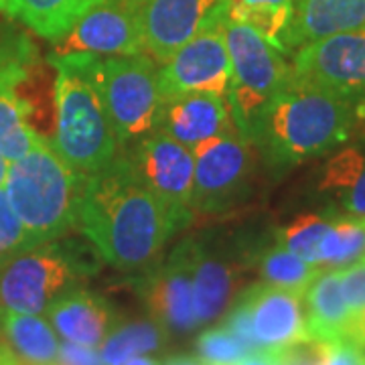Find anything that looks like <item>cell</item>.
Masks as SVG:
<instances>
[{
    "label": "cell",
    "mask_w": 365,
    "mask_h": 365,
    "mask_svg": "<svg viewBox=\"0 0 365 365\" xmlns=\"http://www.w3.org/2000/svg\"><path fill=\"white\" fill-rule=\"evenodd\" d=\"M78 230L118 270L146 268L160 256L177 223L138 177L124 150L104 169L83 175Z\"/></svg>",
    "instance_id": "obj_1"
},
{
    "label": "cell",
    "mask_w": 365,
    "mask_h": 365,
    "mask_svg": "<svg viewBox=\"0 0 365 365\" xmlns=\"http://www.w3.org/2000/svg\"><path fill=\"white\" fill-rule=\"evenodd\" d=\"M365 124V91L347 93L292 79L256 118L248 140L270 167L325 157Z\"/></svg>",
    "instance_id": "obj_2"
},
{
    "label": "cell",
    "mask_w": 365,
    "mask_h": 365,
    "mask_svg": "<svg viewBox=\"0 0 365 365\" xmlns=\"http://www.w3.org/2000/svg\"><path fill=\"white\" fill-rule=\"evenodd\" d=\"M4 193L35 244H49L78 230L83 175L67 167L47 138L9 163Z\"/></svg>",
    "instance_id": "obj_3"
},
{
    "label": "cell",
    "mask_w": 365,
    "mask_h": 365,
    "mask_svg": "<svg viewBox=\"0 0 365 365\" xmlns=\"http://www.w3.org/2000/svg\"><path fill=\"white\" fill-rule=\"evenodd\" d=\"M49 59L76 69L93 86L120 148L158 128L163 98L158 91V69L150 55H69Z\"/></svg>",
    "instance_id": "obj_4"
},
{
    "label": "cell",
    "mask_w": 365,
    "mask_h": 365,
    "mask_svg": "<svg viewBox=\"0 0 365 365\" xmlns=\"http://www.w3.org/2000/svg\"><path fill=\"white\" fill-rule=\"evenodd\" d=\"M53 81V136L47 138L67 167L81 175L102 170L120 153L112 122L88 79L61 61L49 59Z\"/></svg>",
    "instance_id": "obj_5"
},
{
    "label": "cell",
    "mask_w": 365,
    "mask_h": 365,
    "mask_svg": "<svg viewBox=\"0 0 365 365\" xmlns=\"http://www.w3.org/2000/svg\"><path fill=\"white\" fill-rule=\"evenodd\" d=\"M222 29L232 63V83L225 98L235 128L248 140L262 108L294 79L292 66L254 26L222 16Z\"/></svg>",
    "instance_id": "obj_6"
},
{
    "label": "cell",
    "mask_w": 365,
    "mask_h": 365,
    "mask_svg": "<svg viewBox=\"0 0 365 365\" xmlns=\"http://www.w3.org/2000/svg\"><path fill=\"white\" fill-rule=\"evenodd\" d=\"M81 274V264L53 242L26 250L0 268V313H45Z\"/></svg>",
    "instance_id": "obj_7"
},
{
    "label": "cell",
    "mask_w": 365,
    "mask_h": 365,
    "mask_svg": "<svg viewBox=\"0 0 365 365\" xmlns=\"http://www.w3.org/2000/svg\"><path fill=\"white\" fill-rule=\"evenodd\" d=\"M41 66L37 47L16 29H0V157L6 163L25 157L39 143L31 126L25 88Z\"/></svg>",
    "instance_id": "obj_8"
},
{
    "label": "cell",
    "mask_w": 365,
    "mask_h": 365,
    "mask_svg": "<svg viewBox=\"0 0 365 365\" xmlns=\"http://www.w3.org/2000/svg\"><path fill=\"white\" fill-rule=\"evenodd\" d=\"M124 153L144 185L169 209L177 227H187L195 213L193 150L157 128L132 143L130 146H126Z\"/></svg>",
    "instance_id": "obj_9"
},
{
    "label": "cell",
    "mask_w": 365,
    "mask_h": 365,
    "mask_svg": "<svg viewBox=\"0 0 365 365\" xmlns=\"http://www.w3.org/2000/svg\"><path fill=\"white\" fill-rule=\"evenodd\" d=\"M252 144L235 128H227L199 144L195 155L193 211L217 213L235 205L248 191L254 158Z\"/></svg>",
    "instance_id": "obj_10"
},
{
    "label": "cell",
    "mask_w": 365,
    "mask_h": 365,
    "mask_svg": "<svg viewBox=\"0 0 365 365\" xmlns=\"http://www.w3.org/2000/svg\"><path fill=\"white\" fill-rule=\"evenodd\" d=\"M222 16L201 29L193 39L187 41L165 63H160L157 81L163 100L182 93L227 96L232 83V63L223 37Z\"/></svg>",
    "instance_id": "obj_11"
},
{
    "label": "cell",
    "mask_w": 365,
    "mask_h": 365,
    "mask_svg": "<svg viewBox=\"0 0 365 365\" xmlns=\"http://www.w3.org/2000/svg\"><path fill=\"white\" fill-rule=\"evenodd\" d=\"M292 76L300 83L333 91H365V26L313 41L292 53Z\"/></svg>",
    "instance_id": "obj_12"
},
{
    "label": "cell",
    "mask_w": 365,
    "mask_h": 365,
    "mask_svg": "<svg viewBox=\"0 0 365 365\" xmlns=\"http://www.w3.org/2000/svg\"><path fill=\"white\" fill-rule=\"evenodd\" d=\"M143 35L130 0H102L81 16L63 37L53 41L49 57L69 55H140Z\"/></svg>",
    "instance_id": "obj_13"
},
{
    "label": "cell",
    "mask_w": 365,
    "mask_h": 365,
    "mask_svg": "<svg viewBox=\"0 0 365 365\" xmlns=\"http://www.w3.org/2000/svg\"><path fill=\"white\" fill-rule=\"evenodd\" d=\"M144 51L157 63L223 14V0H130Z\"/></svg>",
    "instance_id": "obj_14"
},
{
    "label": "cell",
    "mask_w": 365,
    "mask_h": 365,
    "mask_svg": "<svg viewBox=\"0 0 365 365\" xmlns=\"http://www.w3.org/2000/svg\"><path fill=\"white\" fill-rule=\"evenodd\" d=\"M143 297L165 331L189 333L199 325L193 302V240L181 242L170 258L146 276Z\"/></svg>",
    "instance_id": "obj_15"
},
{
    "label": "cell",
    "mask_w": 365,
    "mask_h": 365,
    "mask_svg": "<svg viewBox=\"0 0 365 365\" xmlns=\"http://www.w3.org/2000/svg\"><path fill=\"white\" fill-rule=\"evenodd\" d=\"M240 300L248 309L258 351H282L311 341L302 294L262 282L248 288Z\"/></svg>",
    "instance_id": "obj_16"
},
{
    "label": "cell",
    "mask_w": 365,
    "mask_h": 365,
    "mask_svg": "<svg viewBox=\"0 0 365 365\" xmlns=\"http://www.w3.org/2000/svg\"><path fill=\"white\" fill-rule=\"evenodd\" d=\"M234 126L225 96L217 93H182L163 100L158 130L177 143L195 150L213 136Z\"/></svg>",
    "instance_id": "obj_17"
},
{
    "label": "cell",
    "mask_w": 365,
    "mask_h": 365,
    "mask_svg": "<svg viewBox=\"0 0 365 365\" xmlns=\"http://www.w3.org/2000/svg\"><path fill=\"white\" fill-rule=\"evenodd\" d=\"M47 321L66 341L100 347L114 331L116 313L102 297L73 287L49 304Z\"/></svg>",
    "instance_id": "obj_18"
},
{
    "label": "cell",
    "mask_w": 365,
    "mask_h": 365,
    "mask_svg": "<svg viewBox=\"0 0 365 365\" xmlns=\"http://www.w3.org/2000/svg\"><path fill=\"white\" fill-rule=\"evenodd\" d=\"M365 26V0H294L284 33L290 53L307 43Z\"/></svg>",
    "instance_id": "obj_19"
},
{
    "label": "cell",
    "mask_w": 365,
    "mask_h": 365,
    "mask_svg": "<svg viewBox=\"0 0 365 365\" xmlns=\"http://www.w3.org/2000/svg\"><path fill=\"white\" fill-rule=\"evenodd\" d=\"M311 341L349 339L351 313L341 290L339 270H323L302 294Z\"/></svg>",
    "instance_id": "obj_20"
},
{
    "label": "cell",
    "mask_w": 365,
    "mask_h": 365,
    "mask_svg": "<svg viewBox=\"0 0 365 365\" xmlns=\"http://www.w3.org/2000/svg\"><path fill=\"white\" fill-rule=\"evenodd\" d=\"M102 0H0V13L47 41L63 37Z\"/></svg>",
    "instance_id": "obj_21"
},
{
    "label": "cell",
    "mask_w": 365,
    "mask_h": 365,
    "mask_svg": "<svg viewBox=\"0 0 365 365\" xmlns=\"http://www.w3.org/2000/svg\"><path fill=\"white\" fill-rule=\"evenodd\" d=\"M2 337L25 365H49L59 357V339L49 321L39 314L0 313Z\"/></svg>",
    "instance_id": "obj_22"
},
{
    "label": "cell",
    "mask_w": 365,
    "mask_h": 365,
    "mask_svg": "<svg viewBox=\"0 0 365 365\" xmlns=\"http://www.w3.org/2000/svg\"><path fill=\"white\" fill-rule=\"evenodd\" d=\"M321 191L337 193L345 215L365 220V143L333 155L323 170Z\"/></svg>",
    "instance_id": "obj_23"
},
{
    "label": "cell",
    "mask_w": 365,
    "mask_h": 365,
    "mask_svg": "<svg viewBox=\"0 0 365 365\" xmlns=\"http://www.w3.org/2000/svg\"><path fill=\"white\" fill-rule=\"evenodd\" d=\"M234 290V270L193 242V302L199 323L222 313Z\"/></svg>",
    "instance_id": "obj_24"
},
{
    "label": "cell",
    "mask_w": 365,
    "mask_h": 365,
    "mask_svg": "<svg viewBox=\"0 0 365 365\" xmlns=\"http://www.w3.org/2000/svg\"><path fill=\"white\" fill-rule=\"evenodd\" d=\"M294 0H223V16L254 26L266 39L284 49V33H287L290 16H292Z\"/></svg>",
    "instance_id": "obj_25"
},
{
    "label": "cell",
    "mask_w": 365,
    "mask_h": 365,
    "mask_svg": "<svg viewBox=\"0 0 365 365\" xmlns=\"http://www.w3.org/2000/svg\"><path fill=\"white\" fill-rule=\"evenodd\" d=\"M365 254V220L341 215L331 222L319 252V268L339 270Z\"/></svg>",
    "instance_id": "obj_26"
},
{
    "label": "cell",
    "mask_w": 365,
    "mask_h": 365,
    "mask_svg": "<svg viewBox=\"0 0 365 365\" xmlns=\"http://www.w3.org/2000/svg\"><path fill=\"white\" fill-rule=\"evenodd\" d=\"M165 341V329L148 321L130 323L112 331L100 345V357L104 365H122L130 357L155 351Z\"/></svg>",
    "instance_id": "obj_27"
},
{
    "label": "cell",
    "mask_w": 365,
    "mask_h": 365,
    "mask_svg": "<svg viewBox=\"0 0 365 365\" xmlns=\"http://www.w3.org/2000/svg\"><path fill=\"white\" fill-rule=\"evenodd\" d=\"M321 272L323 268L302 260L300 256L282 248L280 244L276 248L268 250L260 258L262 280L270 287L284 288L297 294H304L307 288L311 287V282Z\"/></svg>",
    "instance_id": "obj_28"
},
{
    "label": "cell",
    "mask_w": 365,
    "mask_h": 365,
    "mask_svg": "<svg viewBox=\"0 0 365 365\" xmlns=\"http://www.w3.org/2000/svg\"><path fill=\"white\" fill-rule=\"evenodd\" d=\"M329 227H331L329 220L321 217V215L307 213V215L292 220L282 230H278L276 240L282 248L290 250L292 254L300 256L309 264L319 266V252H321V244H323V237L329 232Z\"/></svg>",
    "instance_id": "obj_29"
},
{
    "label": "cell",
    "mask_w": 365,
    "mask_h": 365,
    "mask_svg": "<svg viewBox=\"0 0 365 365\" xmlns=\"http://www.w3.org/2000/svg\"><path fill=\"white\" fill-rule=\"evenodd\" d=\"M197 353L199 359L207 365H237L250 351L223 325L217 329H209L197 339Z\"/></svg>",
    "instance_id": "obj_30"
},
{
    "label": "cell",
    "mask_w": 365,
    "mask_h": 365,
    "mask_svg": "<svg viewBox=\"0 0 365 365\" xmlns=\"http://www.w3.org/2000/svg\"><path fill=\"white\" fill-rule=\"evenodd\" d=\"M35 240L26 232L23 222L16 217L14 209L9 203L4 187H0V268L14 256L26 250L35 248Z\"/></svg>",
    "instance_id": "obj_31"
},
{
    "label": "cell",
    "mask_w": 365,
    "mask_h": 365,
    "mask_svg": "<svg viewBox=\"0 0 365 365\" xmlns=\"http://www.w3.org/2000/svg\"><path fill=\"white\" fill-rule=\"evenodd\" d=\"M319 365H364V353L349 339L317 341Z\"/></svg>",
    "instance_id": "obj_32"
},
{
    "label": "cell",
    "mask_w": 365,
    "mask_h": 365,
    "mask_svg": "<svg viewBox=\"0 0 365 365\" xmlns=\"http://www.w3.org/2000/svg\"><path fill=\"white\" fill-rule=\"evenodd\" d=\"M225 327L234 333L235 337L240 339V343H242L250 353L258 351V345H256L254 333H252V323H250L248 309L244 307V302H242V300L235 304L234 311L230 313L227 321H225Z\"/></svg>",
    "instance_id": "obj_33"
},
{
    "label": "cell",
    "mask_w": 365,
    "mask_h": 365,
    "mask_svg": "<svg viewBox=\"0 0 365 365\" xmlns=\"http://www.w3.org/2000/svg\"><path fill=\"white\" fill-rule=\"evenodd\" d=\"M59 364L66 365H104L100 353L93 351V347H86V345H78L66 341L59 345Z\"/></svg>",
    "instance_id": "obj_34"
},
{
    "label": "cell",
    "mask_w": 365,
    "mask_h": 365,
    "mask_svg": "<svg viewBox=\"0 0 365 365\" xmlns=\"http://www.w3.org/2000/svg\"><path fill=\"white\" fill-rule=\"evenodd\" d=\"M282 365H319L317 341H304L282 349Z\"/></svg>",
    "instance_id": "obj_35"
},
{
    "label": "cell",
    "mask_w": 365,
    "mask_h": 365,
    "mask_svg": "<svg viewBox=\"0 0 365 365\" xmlns=\"http://www.w3.org/2000/svg\"><path fill=\"white\" fill-rule=\"evenodd\" d=\"M237 365H282V351H252Z\"/></svg>",
    "instance_id": "obj_36"
},
{
    "label": "cell",
    "mask_w": 365,
    "mask_h": 365,
    "mask_svg": "<svg viewBox=\"0 0 365 365\" xmlns=\"http://www.w3.org/2000/svg\"><path fill=\"white\" fill-rule=\"evenodd\" d=\"M0 365H25L13 351V347L4 341L2 333H0Z\"/></svg>",
    "instance_id": "obj_37"
},
{
    "label": "cell",
    "mask_w": 365,
    "mask_h": 365,
    "mask_svg": "<svg viewBox=\"0 0 365 365\" xmlns=\"http://www.w3.org/2000/svg\"><path fill=\"white\" fill-rule=\"evenodd\" d=\"M165 365H207L205 361H201L199 357H187V355H181V357H173Z\"/></svg>",
    "instance_id": "obj_38"
},
{
    "label": "cell",
    "mask_w": 365,
    "mask_h": 365,
    "mask_svg": "<svg viewBox=\"0 0 365 365\" xmlns=\"http://www.w3.org/2000/svg\"><path fill=\"white\" fill-rule=\"evenodd\" d=\"M122 365H158L155 359L150 357H143V355H136V357H130L128 361H124Z\"/></svg>",
    "instance_id": "obj_39"
},
{
    "label": "cell",
    "mask_w": 365,
    "mask_h": 365,
    "mask_svg": "<svg viewBox=\"0 0 365 365\" xmlns=\"http://www.w3.org/2000/svg\"><path fill=\"white\" fill-rule=\"evenodd\" d=\"M6 169H9V163L0 157V187L4 185V177H6Z\"/></svg>",
    "instance_id": "obj_40"
},
{
    "label": "cell",
    "mask_w": 365,
    "mask_h": 365,
    "mask_svg": "<svg viewBox=\"0 0 365 365\" xmlns=\"http://www.w3.org/2000/svg\"><path fill=\"white\" fill-rule=\"evenodd\" d=\"M49 365H66V364H59V361H55V364H49Z\"/></svg>",
    "instance_id": "obj_41"
},
{
    "label": "cell",
    "mask_w": 365,
    "mask_h": 365,
    "mask_svg": "<svg viewBox=\"0 0 365 365\" xmlns=\"http://www.w3.org/2000/svg\"><path fill=\"white\" fill-rule=\"evenodd\" d=\"M0 333H2V327H0Z\"/></svg>",
    "instance_id": "obj_42"
},
{
    "label": "cell",
    "mask_w": 365,
    "mask_h": 365,
    "mask_svg": "<svg viewBox=\"0 0 365 365\" xmlns=\"http://www.w3.org/2000/svg\"><path fill=\"white\" fill-rule=\"evenodd\" d=\"M364 365H365V361H364Z\"/></svg>",
    "instance_id": "obj_43"
}]
</instances>
